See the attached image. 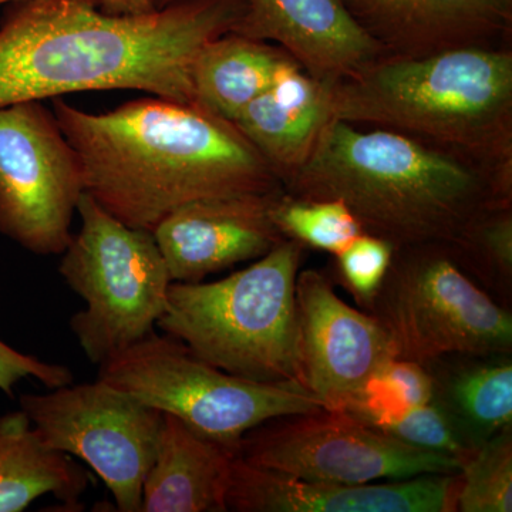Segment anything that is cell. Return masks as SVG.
<instances>
[{"mask_svg":"<svg viewBox=\"0 0 512 512\" xmlns=\"http://www.w3.org/2000/svg\"><path fill=\"white\" fill-rule=\"evenodd\" d=\"M0 25V109L90 90H138L194 103L201 47L234 32L245 0H171L116 16L93 0H18Z\"/></svg>","mask_w":512,"mask_h":512,"instance_id":"obj_1","label":"cell"},{"mask_svg":"<svg viewBox=\"0 0 512 512\" xmlns=\"http://www.w3.org/2000/svg\"><path fill=\"white\" fill-rule=\"evenodd\" d=\"M53 113L84 192L128 227L153 232L190 202L284 192L238 127L197 104L147 97L99 114L56 97Z\"/></svg>","mask_w":512,"mask_h":512,"instance_id":"obj_2","label":"cell"},{"mask_svg":"<svg viewBox=\"0 0 512 512\" xmlns=\"http://www.w3.org/2000/svg\"><path fill=\"white\" fill-rule=\"evenodd\" d=\"M282 190L302 200L343 202L365 234L394 249L454 245L484 212L511 205L512 170L333 117Z\"/></svg>","mask_w":512,"mask_h":512,"instance_id":"obj_3","label":"cell"},{"mask_svg":"<svg viewBox=\"0 0 512 512\" xmlns=\"http://www.w3.org/2000/svg\"><path fill=\"white\" fill-rule=\"evenodd\" d=\"M333 116L512 170V52L464 47L383 57L332 87Z\"/></svg>","mask_w":512,"mask_h":512,"instance_id":"obj_4","label":"cell"},{"mask_svg":"<svg viewBox=\"0 0 512 512\" xmlns=\"http://www.w3.org/2000/svg\"><path fill=\"white\" fill-rule=\"evenodd\" d=\"M303 251L285 238L220 281L173 282L158 328L231 375L302 386L296 279Z\"/></svg>","mask_w":512,"mask_h":512,"instance_id":"obj_5","label":"cell"},{"mask_svg":"<svg viewBox=\"0 0 512 512\" xmlns=\"http://www.w3.org/2000/svg\"><path fill=\"white\" fill-rule=\"evenodd\" d=\"M80 225L64 249L59 274L86 303L70 329L94 365L154 333L173 284L153 232L128 227L83 192Z\"/></svg>","mask_w":512,"mask_h":512,"instance_id":"obj_6","label":"cell"},{"mask_svg":"<svg viewBox=\"0 0 512 512\" xmlns=\"http://www.w3.org/2000/svg\"><path fill=\"white\" fill-rule=\"evenodd\" d=\"M397 359L426 366L450 355L512 353V312L458 264L450 245L394 249L366 309Z\"/></svg>","mask_w":512,"mask_h":512,"instance_id":"obj_7","label":"cell"},{"mask_svg":"<svg viewBox=\"0 0 512 512\" xmlns=\"http://www.w3.org/2000/svg\"><path fill=\"white\" fill-rule=\"evenodd\" d=\"M97 379L177 417L235 453L242 437L259 424L320 409L298 384L258 383L231 375L164 333H151L100 365Z\"/></svg>","mask_w":512,"mask_h":512,"instance_id":"obj_8","label":"cell"},{"mask_svg":"<svg viewBox=\"0 0 512 512\" xmlns=\"http://www.w3.org/2000/svg\"><path fill=\"white\" fill-rule=\"evenodd\" d=\"M237 457L285 476L335 484L460 473L457 458L407 446L348 412L278 417L242 437Z\"/></svg>","mask_w":512,"mask_h":512,"instance_id":"obj_9","label":"cell"},{"mask_svg":"<svg viewBox=\"0 0 512 512\" xmlns=\"http://www.w3.org/2000/svg\"><path fill=\"white\" fill-rule=\"evenodd\" d=\"M19 403L46 446L92 468L117 511L140 512L144 478L163 426L160 410L100 379L22 394Z\"/></svg>","mask_w":512,"mask_h":512,"instance_id":"obj_10","label":"cell"},{"mask_svg":"<svg viewBox=\"0 0 512 512\" xmlns=\"http://www.w3.org/2000/svg\"><path fill=\"white\" fill-rule=\"evenodd\" d=\"M84 192L76 150L42 101L0 109V235L39 256L62 255Z\"/></svg>","mask_w":512,"mask_h":512,"instance_id":"obj_11","label":"cell"},{"mask_svg":"<svg viewBox=\"0 0 512 512\" xmlns=\"http://www.w3.org/2000/svg\"><path fill=\"white\" fill-rule=\"evenodd\" d=\"M296 322L302 386L322 409L346 412L396 357L375 316L343 301L325 272L299 271Z\"/></svg>","mask_w":512,"mask_h":512,"instance_id":"obj_12","label":"cell"},{"mask_svg":"<svg viewBox=\"0 0 512 512\" xmlns=\"http://www.w3.org/2000/svg\"><path fill=\"white\" fill-rule=\"evenodd\" d=\"M460 476L430 474L367 484L306 481L235 457L227 510L235 512H456Z\"/></svg>","mask_w":512,"mask_h":512,"instance_id":"obj_13","label":"cell"},{"mask_svg":"<svg viewBox=\"0 0 512 512\" xmlns=\"http://www.w3.org/2000/svg\"><path fill=\"white\" fill-rule=\"evenodd\" d=\"M275 195L190 202L153 229L173 282H201L268 254L285 237L271 218Z\"/></svg>","mask_w":512,"mask_h":512,"instance_id":"obj_14","label":"cell"},{"mask_svg":"<svg viewBox=\"0 0 512 512\" xmlns=\"http://www.w3.org/2000/svg\"><path fill=\"white\" fill-rule=\"evenodd\" d=\"M157 9L171 0H153ZM247 13L234 32L272 42L306 73L336 86L383 59L342 0H245Z\"/></svg>","mask_w":512,"mask_h":512,"instance_id":"obj_15","label":"cell"},{"mask_svg":"<svg viewBox=\"0 0 512 512\" xmlns=\"http://www.w3.org/2000/svg\"><path fill=\"white\" fill-rule=\"evenodd\" d=\"M383 57L507 47L512 0H342Z\"/></svg>","mask_w":512,"mask_h":512,"instance_id":"obj_16","label":"cell"},{"mask_svg":"<svg viewBox=\"0 0 512 512\" xmlns=\"http://www.w3.org/2000/svg\"><path fill=\"white\" fill-rule=\"evenodd\" d=\"M332 87L288 57L271 87L234 121L281 185L305 164L323 128L335 117Z\"/></svg>","mask_w":512,"mask_h":512,"instance_id":"obj_17","label":"cell"},{"mask_svg":"<svg viewBox=\"0 0 512 512\" xmlns=\"http://www.w3.org/2000/svg\"><path fill=\"white\" fill-rule=\"evenodd\" d=\"M235 451L164 414L140 512H225Z\"/></svg>","mask_w":512,"mask_h":512,"instance_id":"obj_18","label":"cell"},{"mask_svg":"<svg viewBox=\"0 0 512 512\" xmlns=\"http://www.w3.org/2000/svg\"><path fill=\"white\" fill-rule=\"evenodd\" d=\"M434 403L458 439L477 450L512 426V356L450 355L429 365Z\"/></svg>","mask_w":512,"mask_h":512,"instance_id":"obj_19","label":"cell"},{"mask_svg":"<svg viewBox=\"0 0 512 512\" xmlns=\"http://www.w3.org/2000/svg\"><path fill=\"white\" fill-rule=\"evenodd\" d=\"M89 476L67 454L40 439L22 409L0 414V512H22L45 495L73 510Z\"/></svg>","mask_w":512,"mask_h":512,"instance_id":"obj_20","label":"cell"},{"mask_svg":"<svg viewBox=\"0 0 512 512\" xmlns=\"http://www.w3.org/2000/svg\"><path fill=\"white\" fill-rule=\"evenodd\" d=\"M288 57L281 47L238 33L215 37L192 63L194 104L234 123L251 101L271 87Z\"/></svg>","mask_w":512,"mask_h":512,"instance_id":"obj_21","label":"cell"},{"mask_svg":"<svg viewBox=\"0 0 512 512\" xmlns=\"http://www.w3.org/2000/svg\"><path fill=\"white\" fill-rule=\"evenodd\" d=\"M346 412L392 439L433 453L457 458L460 463L476 450L461 443L436 403L397 402L366 389Z\"/></svg>","mask_w":512,"mask_h":512,"instance_id":"obj_22","label":"cell"},{"mask_svg":"<svg viewBox=\"0 0 512 512\" xmlns=\"http://www.w3.org/2000/svg\"><path fill=\"white\" fill-rule=\"evenodd\" d=\"M450 248L461 268L508 308L512 299L511 205L484 212Z\"/></svg>","mask_w":512,"mask_h":512,"instance_id":"obj_23","label":"cell"},{"mask_svg":"<svg viewBox=\"0 0 512 512\" xmlns=\"http://www.w3.org/2000/svg\"><path fill=\"white\" fill-rule=\"evenodd\" d=\"M269 212L285 238L333 256L365 234L355 215L340 201L302 200L281 192Z\"/></svg>","mask_w":512,"mask_h":512,"instance_id":"obj_24","label":"cell"},{"mask_svg":"<svg viewBox=\"0 0 512 512\" xmlns=\"http://www.w3.org/2000/svg\"><path fill=\"white\" fill-rule=\"evenodd\" d=\"M456 512L512 511V426L461 464Z\"/></svg>","mask_w":512,"mask_h":512,"instance_id":"obj_25","label":"cell"},{"mask_svg":"<svg viewBox=\"0 0 512 512\" xmlns=\"http://www.w3.org/2000/svg\"><path fill=\"white\" fill-rule=\"evenodd\" d=\"M393 254L394 247L390 242L375 235L362 234L335 255V276L365 311L389 271Z\"/></svg>","mask_w":512,"mask_h":512,"instance_id":"obj_26","label":"cell"},{"mask_svg":"<svg viewBox=\"0 0 512 512\" xmlns=\"http://www.w3.org/2000/svg\"><path fill=\"white\" fill-rule=\"evenodd\" d=\"M366 389L409 404L434 402L429 370L412 360L390 359L367 384ZM365 392V390H363Z\"/></svg>","mask_w":512,"mask_h":512,"instance_id":"obj_27","label":"cell"},{"mask_svg":"<svg viewBox=\"0 0 512 512\" xmlns=\"http://www.w3.org/2000/svg\"><path fill=\"white\" fill-rule=\"evenodd\" d=\"M25 379H36L47 389L64 386L74 382L69 367L47 363L39 357L19 352L0 339V392L6 396H15L16 387Z\"/></svg>","mask_w":512,"mask_h":512,"instance_id":"obj_28","label":"cell"},{"mask_svg":"<svg viewBox=\"0 0 512 512\" xmlns=\"http://www.w3.org/2000/svg\"><path fill=\"white\" fill-rule=\"evenodd\" d=\"M18 2V0H3L5 3ZM103 12L116 16H140L157 10L153 0H93Z\"/></svg>","mask_w":512,"mask_h":512,"instance_id":"obj_29","label":"cell"},{"mask_svg":"<svg viewBox=\"0 0 512 512\" xmlns=\"http://www.w3.org/2000/svg\"><path fill=\"white\" fill-rule=\"evenodd\" d=\"M3 0H0V5H2Z\"/></svg>","mask_w":512,"mask_h":512,"instance_id":"obj_30","label":"cell"}]
</instances>
